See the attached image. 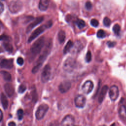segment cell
<instances>
[{
  "label": "cell",
  "instance_id": "277c9868",
  "mask_svg": "<svg viewBox=\"0 0 126 126\" xmlns=\"http://www.w3.org/2000/svg\"><path fill=\"white\" fill-rule=\"evenodd\" d=\"M76 61L72 58L69 57L64 61L63 64V69L65 71L70 73L76 68Z\"/></svg>",
  "mask_w": 126,
  "mask_h": 126
},
{
  "label": "cell",
  "instance_id": "ac0fdd59",
  "mask_svg": "<svg viewBox=\"0 0 126 126\" xmlns=\"http://www.w3.org/2000/svg\"><path fill=\"white\" fill-rule=\"evenodd\" d=\"M119 115L122 120L126 119V108L125 105H122L119 109Z\"/></svg>",
  "mask_w": 126,
  "mask_h": 126
},
{
  "label": "cell",
  "instance_id": "836d02e7",
  "mask_svg": "<svg viewBox=\"0 0 126 126\" xmlns=\"http://www.w3.org/2000/svg\"><path fill=\"white\" fill-rule=\"evenodd\" d=\"M85 7L87 10H90L92 9V3L89 1H88L85 3Z\"/></svg>",
  "mask_w": 126,
  "mask_h": 126
},
{
  "label": "cell",
  "instance_id": "f546056e",
  "mask_svg": "<svg viewBox=\"0 0 126 126\" xmlns=\"http://www.w3.org/2000/svg\"><path fill=\"white\" fill-rule=\"evenodd\" d=\"M90 23H91V25L94 27H97L99 25V22L98 20L95 19H91L90 21Z\"/></svg>",
  "mask_w": 126,
  "mask_h": 126
},
{
  "label": "cell",
  "instance_id": "ffe728a7",
  "mask_svg": "<svg viewBox=\"0 0 126 126\" xmlns=\"http://www.w3.org/2000/svg\"><path fill=\"white\" fill-rule=\"evenodd\" d=\"M73 44L74 43L71 40H70L68 41L63 48V54H66L67 53L69 52L70 50L71 49V48L73 47Z\"/></svg>",
  "mask_w": 126,
  "mask_h": 126
},
{
  "label": "cell",
  "instance_id": "484cf974",
  "mask_svg": "<svg viewBox=\"0 0 126 126\" xmlns=\"http://www.w3.org/2000/svg\"><path fill=\"white\" fill-rule=\"evenodd\" d=\"M96 35H97V36L98 38H104L106 36V34L104 30H103L102 29H100V30H99L97 31Z\"/></svg>",
  "mask_w": 126,
  "mask_h": 126
},
{
  "label": "cell",
  "instance_id": "d6986e66",
  "mask_svg": "<svg viewBox=\"0 0 126 126\" xmlns=\"http://www.w3.org/2000/svg\"><path fill=\"white\" fill-rule=\"evenodd\" d=\"M66 38L65 32L63 30H61L58 33V39L60 43L64 42Z\"/></svg>",
  "mask_w": 126,
  "mask_h": 126
},
{
  "label": "cell",
  "instance_id": "4316f807",
  "mask_svg": "<svg viewBox=\"0 0 126 126\" xmlns=\"http://www.w3.org/2000/svg\"><path fill=\"white\" fill-rule=\"evenodd\" d=\"M74 47V49H75V51L76 52L77 51H79V50H80L81 49V48H82V44L79 41H76V43H74L73 44V46Z\"/></svg>",
  "mask_w": 126,
  "mask_h": 126
},
{
  "label": "cell",
  "instance_id": "ab89813d",
  "mask_svg": "<svg viewBox=\"0 0 126 126\" xmlns=\"http://www.w3.org/2000/svg\"><path fill=\"white\" fill-rule=\"evenodd\" d=\"M8 126H16V124L14 122H10L8 123Z\"/></svg>",
  "mask_w": 126,
  "mask_h": 126
},
{
  "label": "cell",
  "instance_id": "1f68e13d",
  "mask_svg": "<svg viewBox=\"0 0 126 126\" xmlns=\"http://www.w3.org/2000/svg\"><path fill=\"white\" fill-rule=\"evenodd\" d=\"M26 90V86L24 84H21L18 88V92L19 93H23Z\"/></svg>",
  "mask_w": 126,
  "mask_h": 126
},
{
  "label": "cell",
  "instance_id": "d6a6232c",
  "mask_svg": "<svg viewBox=\"0 0 126 126\" xmlns=\"http://www.w3.org/2000/svg\"><path fill=\"white\" fill-rule=\"evenodd\" d=\"M33 91L32 92V99L34 102H36L37 100V94L35 90H33Z\"/></svg>",
  "mask_w": 126,
  "mask_h": 126
},
{
  "label": "cell",
  "instance_id": "6da1fadb",
  "mask_svg": "<svg viewBox=\"0 0 126 126\" xmlns=\"http://www.w3.org/2000/svg\"><path fill=\"white\" fill-rule=\"evenodd\" d=\"M52 41L51 40H49L48 43L46 44V47L42 52V53L40 55V56L39 57L38 59H37L35 65L32 68V72L33 73H36L40 67L42 66L43 63L44 62V61L46 60L47 57L48 56V54L50 53L51 49L52 48Z\"/></svg>",
  "mask_w": 126,
  "mask_h": 126
},
{
  "label": "cell",
  "instance_id": "3957f363",
  "mask_svg": "<svg viewBox=\"0 0 126 126\" xmlns=\"http://www.w3.org/2000/svg\"><path fill=\"white\" fill-rule=\"evenodd\" d=\"M45 42V38L41 36L37 39L32 45L31 47V52L34 56L38 54L42 49Z\"/></svg>",
  "mask_w": 126,
  "mask_h": 126
},
{
  "label": "cell",
  "instance_id": "d590c367",
  "mask_svg": "<svg viewBox=\"0 0 126 126\" xmlns=\"http://www.w3.org/2000/svg\"><path fill=\"white\" fill-rule=\"evenodd\" d=\"M9 37L6 35H0V40H9Z\"/></svg>",
  "mask_w": 126,
  "mask_h": 126
},
{
  "label": "cell",
  "instance_id": "d4e9b609",
  "mask_svg": "<svg viewBox=\"0 0 126 126\" xmlns=\"http://www.w3.org/2000/svg\"><path fill=\"white\" fill-rule=\"evenodd\" d=\"M121 31V27L118 24H115L113 27V31L114 33L117 35H119Z\"/></svg>",
  "mask_w": 126,
  "mask_h": 126
},
{
  "label": "cell",
  "instance_id": "30bf717a",
  "mask_svg": "<svg viewBox=\"0 0 126 126\" xmlns=\"http://www.w3.org/2000/svg\"><path fill=\"white\" fill-rule=\"evenodd\" d=\"M86 98L82 94H78L74 99V103L75 106L78 108H83L86 104Z\"/></svg>",
  "mask_w": 126,
  "mask_h": 126
},
{
  "label": "cell",
  "instance_id": "ba28073f",
  "mask_svg": "<svg viewBox=\"0 0 126 126\" xmlns=\"http://www.w3.org/2000/svg\"><path fill=\"white\" fill-rule=\"evenodd\" d=\"M119 95L118 87L116 85L112 86L109 90V96L110 99L112 101L116 100Z\"/></svg>",
  "mask_w": 126,
  "mask_h": 126
},
{
  "label": "cell",
  "instance_id": "7402d4cb",
  "mask_svg": "<svg viewBox=\"0 0 126 126\" xmlns=\"http://www.w3.org/2000/svg\"><path fill=\"white\" fill-rule=\"evenodd\" d=\"M0 73L2 75L3 78L5 80H6L7 81H9L11 80V76L10 74L8 72L4 71V70H2L0 71Z\"/></svg>",
  "mask_w": 126,
  "mask_h": 126
},
{
  "label": "cell",
  "instance_id": "8d00e7d4",
  "mask_svg": "<svg viewBox=\"0 0 126 126\" xmlns=\"http://www.w3.org/2000/svg\"><path fill=\"white\" fill-rule=\"evenodd\" d=\"M107 45L109 47H113L116 45V42H114V41H109L107 42Z\"/></svg>",
  "mask_w": 126,
  "mask_h": 126
},
{
  "label": "cell",
  "instance_id": "9c48e42d",
  "mask_svg": "<svg viewBox=\"0 0 126 126\" xmlns=\"http://www.w3.org/2000/svg\"><path fill=\"white\" fill-rule=\"evenodd\" d=\"M75 119L71 115H66L62 120L61 126H74Z\"/></svg>",
  "mask_w": 126,
  "mask_h": 126
},
{
  "label": "cell",
  "instance_id": "44dd1931",
  "mask_svg": "<svg viewBox=\"0 0 126 126\" xmlns=\"http://www.w3.org/2000/svg\"><path fill=\"white\" fill-rule=\"evenodd\" d=\"M0 98H1V102L2 107L4 109H6L7 108L8 105V101L5 95L3 93L1 94Z\"/></svg>",
  "mask_w": 126,
  "mask_h": 126
},
{
  "label": "cell",
  "instance_id": "b9f144b4",
  "mask_svg": "<svg viewBox=\"0 0 126 126\" xmlns=\"http://www.w3.org/2000/svg\"><path fill=\"white\" fill-rule=\"evenodd\" d=\"M3 49L0 47V53H3Z\"/></svg>",
  "mask_w": 126,
  "mask_h": 126
},
{
  "label": "cell",
  "instance_id": "f1b7e54d",
  "mask_svg": "<svg viewBox=\"0 0 126 126\" xmlns=\"http://www.w3.org/2000/svg\"><path fill=\"white\" fill-rule=\"evenodd\" d=\"M17 116H18V119L19 120H22L23 117V115H24L23 110L22 109H18V111H17Z\"/></svg>",
  "mask_w": 126,
  "mask_h": 126
},
{
  "label": "cell",
  "instance_id": "f35d334b",
  "mask_svg": "<svg viewBox=\"0 0 126 126\" xmlns=\"http://www.w3.org/2000/svg\"><path fill=\"white\" fill-rule=\"evenodd\" d=\"M49 126H59V124H58V122H52L51 123Z\"/></svg>",
  "mask_w": 126,
  "mask_h": 126
},
{
  "label": "cell",
  "instance_id": "83f0119b",
  "mask_svg": "<svg viewBox=\"0 0 126 126\" xmlns=\"http://www.w3.org/2000/svg\"><path fill=\"white\" fill-rule=\"evenodd\" d=\"M103 22L104 25L106 27H109L111 23V20L110 19V18H109L107 17H105L104 18Z\"/></svg>",
  "mask_w": 126,
  "mask_h": 126
},
{
  "label": "cell",
  "instance_id": "5b68a950",
  "mask_svg": "<svg viewBox=\"0 0 126 126\" xmlns=\"http://www.w3.org/2000/svg\"><path fill=\"white\" fill-rule=\"evenodd\" d=\"M23 7L21 1L19 0H12L8 4L9 10L12 13H17L20 12Z\"/></svg>",
  "mask_w": 126,
  "mask_h": 126
},
{
  "label": "cell",
  "instance_id": "f6af8a7d",
  "mask_svg": "<svg viewBox=\"0 0 126 126\" xmlns=\"http://www.w3.org/2000/svg\"><path fill=\"white\" fill-rule=\"evenodd\" d=\"M0 30H1V29H0Z\"/></svg>",
  "mask_w": 126,
  "mask_h": 126
},
{
  "label": "cell",
  "instance_id": "4dcf8cb0",
  "mask_svg": "<svg viewBox=\"0 0 126 126\" xmlns=\"http://www.w3.org/2000/svg\"><path fill=\"white\" fill-rule=\"evenodd\" d=\"M86 61L88 63H89L92 60V53L90 51H88L86 54V58H85Z\"/></svg>",
  "mask_w": 126,
  "mask_h": 126
},
{
  "label": "cell",
  "instance_id": "5bb4252c",
  "mask_svg": "<svg viewBox=\"0 0 126 126\" xmlns=\"http://www.w3.org/2000/svg\"><path fill=\"white\" fill-rule=\"evenodd\" d=\"M0 66L1 68L10 69L13 66V59H3L0 63Z\"/></svg>",
  "mask_w": 126,
  "mask_h": 126
},
{
  "label": "cell",
  "instance_id": "52a82bcc",
  "mask_svg": "<svg viewBox=\"0 0 126 126\" xmlns=\"http://www.w3.org/2000/svg\"><path fill=\"white\" fill-rule=\"evenodd\" d=\"M51 68L49 64H47L44 67L41 75V79L43 83L47 82L51 76Z\"/></svg>",
  "mask_w": 126,
  "mask_h": 126
},
{
  "label": "cell",
  "instance_id": "7a4b0ae2",
  "mask_svg": "<svg viewBox=\"0 0 126 126\" xmlns=\"http://www.w3.org/2000/svg\"><path fill=\"white\" fill-rule=\"evenodd\" d=\"M52 25V21H49L47 22L46 24L44 25H43L37 28L36 30H35L31 34L30 36L29 37L28 42L29 43L32 41L33 39H34L36 37H37L39 35H40L41 33H42L45 30H46L47 29L51 27Z\"/></svg>",
  "mask_w": 126,
  "mask_h": 126
},
{
  "label": "cell",
  "instance_id": "2e32d148",
  "mask_svg": "<svg viewBox=\"0 0 126 126\" xmlns=\"http://www.w3.org/2000/svg\"><path fill=\"white\" fill-rule=\"evenodd\" d=\"M108 90V87L107 85H106L102 87V88L100 91V94H99V96H98V102L99 103H102V102L103 101L104 98Z\"/></svg>",
  "mask_w": 126,
  "mask_h": 126
},
{
  "label": "cell",
  "instance_id": "7c38bea8",
  "mask_svg": "<svg viewBox=\"0 0 126 126\" xmlns=\"http://www.w3.org/2000/svg\"><path fill=\"white\" fill-rule=\"evenodd\" d=\"M71 86V83L68 80H64L62 82L59 86V90L61 93H65L68 92Z\"/></svg>",
  "mask_w": 126,
  "mask_h": 126
},
{
  "label": "cell",
  "instance_id": "e575fe53",
  "mask_svg": "<svg viewBox=\"0 0 126 126\" xmlns=\"http://www.w3.org/2000/svg\"><path fill=\"white\" fill-rule=\"evenodd\" d=\"M24 60L22 57H18L17 59V63L20 65H22L24 64Z\"/></svg>",
  "mask_w": 126,
  "mask_h": 126
},
{
  "label": "cell",
  "instance_id": "9a60e30c",
  "mask_svg": "<svg viewBox=\"0 0 126 126\" xmlns=\"http://www.w3.org/2000/svg\"><path fill=\"white\" fill-rule=\"evenodd\" d=\"M4 90L6 94L9 96H12L14 93V89L12 85L10 83H7L4 85Z\"/></svg>",
  "mask_w": 126,
  "mask_h": 126
},
{
  "label": "cell",
  "instance_id": "7bdbcfd3",
  "mask_svg": "<svg viewBox=\"0 0 126 126\" xmlns=\"http://www.w3.org/2000/svg\"><path fill=\"white\" fill-rule=\"evenodd\" d=\"M110 126H116V125H115V123H113V124H112Z\"/></svg>",
  "mask_w": 126,
  "mask_h": 126
},
{
  "label": "cell",
  "instance_id": "cb8c5ba5",
  "mask_svg": "<svg viewBox=\"0 0 126 126\" xmlns=\"http://www.w3.org/2000/svg\"><path fill=\"white\" fill-rule=\"evenodd\" d=\"M3 47L6 51L9 52H12L13 49L12 45L9 42H4L3 44Z\"/></svg>",
  "mask_w": 126,
  "mask_h": 126
},
{
  "label": "cell",
  "instance_id": "74e56055",
  "mask_svg": "<svg viewBox=\"0 0 126 126\" xmlns=\"http://www.w3.org/2000/svg\"><path fill=\"white\" fill-rule=\"evenodd\" d=\"M3 10H4L3 4L1 2H0V14L3 12Z\"/></svg>",
  "mask_w": 126,
  "mask_h": 126
},
{
  "label": "cell",
  "instance_id": "4fadbf2b",
  "mask_svg": "<svg viewBox=\"0 0 126 126\" xmlns=\"http://www.w3.org/2000/svg\"><path fill=\"white\" fill-rule=\"evenodd\" d=\"M43 19H44V18L42 16L38 17H37L36 18H35V19L27 27V29H26V32L27 33L30 32L32 31V30L33 29L34 27H35L37 25H38L39 24L41 23L43 21Z\"/></svg>",
  "mask_w": 126,
  "mask_h": 126
},
{
  "label": "cell",
  "instance_id": "8fae6325",
  "mask_svg": "<svg viewBox=\"0 0 126 126\" xmlns=\"http://www.w3.org/2000/svg\"><path fill=\"white\" fill-rule=\"evenodd\" d=\"M94 88V83L91 80H87L83 84L82 86V91L85 94L90 93Z\"/></svg>",
  "mask_w": 126,
  "mask_h": 126
},
{
  "label": "cell",
  "instance_id": "603a6c76",
  "mask_svg": "<svg viewBox=\"0 0 126 126\" xmlns=\"http://www.w3.org/2000/svg\"><path fill=\"white\" fill-rule=\"evenodd\" d=\"M75 23H76L77 26L78 27V28L79 29H82L86 25L85 22L82 19H78V20H77L75 22Z\"/></svg>",
  "mask_w": 126,
  "mask_h": 126
},
{
  "label": "cell",
  "instance_id": "60d3db41",
  "mask_svg": "<svg viewBox=\"0 0 126 126\" xmlns=\"http://www.w3.org/2000/svg\"><path fill=\"white\" fill-rule=\"evenodd\" d=\"M2 118H3V114L1 110L0 109V122H1Z\"/></svg>",
  "mask_w": 126,
  "mask_h": 126
},
{
  "label": "cell",
  "instance_id": "e0dca14e",
  "mask_svg": "<svg viewBox=\"0 0 126 126\" xmlns=\"http://www.w3.org/2000/svg\"><path fill=\"white\" fill-rule=\"evenodd\" d=\"M49 1L47 0H41L39 1L38 7L41 11H45L48 7Z\"/></svg>",
  "mask_w": 126,
  "mask_h": 126
},
{
  "label": "cell",
  "instance_id": "bcb514c9",
  "mask_svg": "<svg viewBox=\"0 0 126 126\" xmlns=\"http://www.w3.org/2000/svg\"></svg>",
  "mask_w": 126,
  "mask_h": 126
},
{
  "label": "cell",
  "instance_id": "ee69618b",
  "mask_svg": "<svg viewBox=\"0 0 126 126\" xmlns=\"http://www.w3.org/2000/svg\"><path fill=\"white\" fill-rule=\"evenodd\" d=\"M106 126L105 125H101V126Z\"/></svg>",
  "mask_w": 126,
  "mask_h": 126
},
{
  "label": "cell",
  "instance_id": "8992f818",
  "mask_svg": "<svg viewBox=\"0 0 126 126\" xmlns=\"http://www.w3.org/2000/svg\"><path fill=\"white\" fill-rule=\"evenodd\" d=\"M49 109V106L46 104H41L40 105L35 112V117L37 120H41L42 119L44 116H45V114L47 112Z\"/></svg>",
  "mask_w": 126,
  "mask_h": 126
}]
</instances>
